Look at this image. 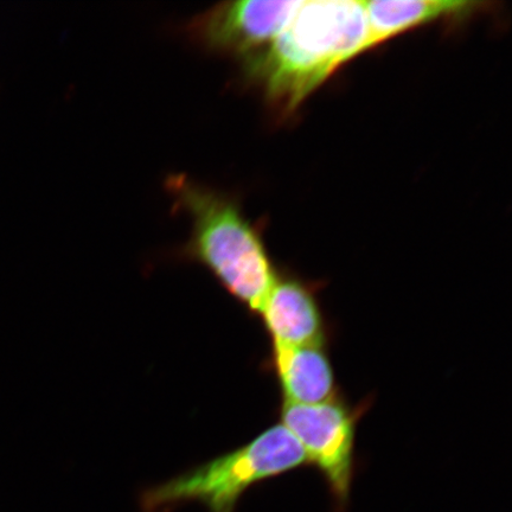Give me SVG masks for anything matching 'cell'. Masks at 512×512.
Masks as SVG:
<instances>
[{
  "label": "cell",
  "mask_w": 512,
  "mask_h": 512,
  "mask_svg": "<svg viewBox=\"0 0 512 512\" xmlns=\"http://www.w3.org/2000/svg\"><path fill=\"white\" fill-rule=\"evenodd\" d=\"M307 465L302 446L281 425H273L236 450L194 467L140 496L142 512H170L187 503L208 512H235L253 485Z\"/></svg>",
  "instance_id": "3"
},
{
  "label": "cell",
  "mask_w": 512,
  "mask_h": 512,
  "mask_svg": "<svg viewBox=\"0 0 512 512\" xmlns=\"http://www.w3.org/2000/svg\"><path fill=\"white\" fill-rule=\"evenodd\" d=\"M268 364L277 377L283 402L317 405L341 396L328 345H272Z\"/></svg>",
  "instance_id": "7"
},
{
  "label": "cell",
  "mask_w": 512,
  "mask_h": 512,
  "mask_svg": "<svg viewBox=\"0 0 512 512\" xmlns=\"http://www.w3.org/2000/svg\"><path fill=\"white\" fill-rule=\"evenodd\" d=\"M363 4L369 29L364 53L403 32L441 19L471 16L486 6V3L472 0H371Z\"/></svg>",
  "instance_id": "8"
},
{
  "label": "cell",
  "mask_w": 512,
  "mask_h": 512,
  "mask_svg": "<svg viewBox=\"0 0 512 512\" xmlns=\"http://www.w3.org/2000/svg\"><path fill=\"white\" fill-rule=\"evenodd\" d=\"M304 2L242 0L217 5L197 19L194 30L204 46L243 59L272 43Z\"/></svg>",
  "instance_id": "5"
},
{
  "label": "cell",
  "mask_w": 512,
  "mask_h": 512,
  "mask_svg": "<svg viewBox=\"0 0 512 512\" xmlns=\"http://www.w3.org/2000/svg\"><path fill=\"white\" fill-rule=\"evenodd\" d=\"M320 284L279 273L259 313L272 345H328L330 326L320 303Z\"/></svg>",
  "instance_id": "6"
},
{
  "label": "cell",
  "mask_w": 512,
  "mask_h": 512,
  "mask_svg": "<svg viewBox=\"0 0 512 512\" xmlns=\"http://www.w3.org/2000/svg\"><path fill=\"white\" fill-rule=\"evenodd\" d=\"M169 190L192 220L184 258L206 267L230 296L259 316L278 272L258 230L238 204L189 178L172 177Z\"/></svg>",
  "instance_id": "2"
},
{
  "label": "cell",
  "mask_w": 512,
  "mask_h": 512,
  "mask_svg": "<svg viewBox=\"0 0 512 512\" xmlns=\"http://www.w3.org/2000/svg\"><path fill=\"white\" fill-rule=\"evenodd\" d=\"M368 408V401L351 406L342 395L317 405L281 403L279 424L296 438L307 465L322 472L339 502L350 494L357 425Z\"/></svg>",
  "instance_id": "4"
},
{
  "label": "cell",
  "mask_w": 512,
  "mask_h": 512,
  "mask_svg": "<svg viewBox=\"0 0 512 512\" xmlns=\"http://www.w3.org/2000/svg\"><path fill=\"white\" fill-rule=\"evenodd\" d=\"M368 21L358 0H313L275 40L243 59V69L266 98L296 111L337 69L364 53Z\"/></svg>",
  "instance_id": "1"
}]
</instances>
